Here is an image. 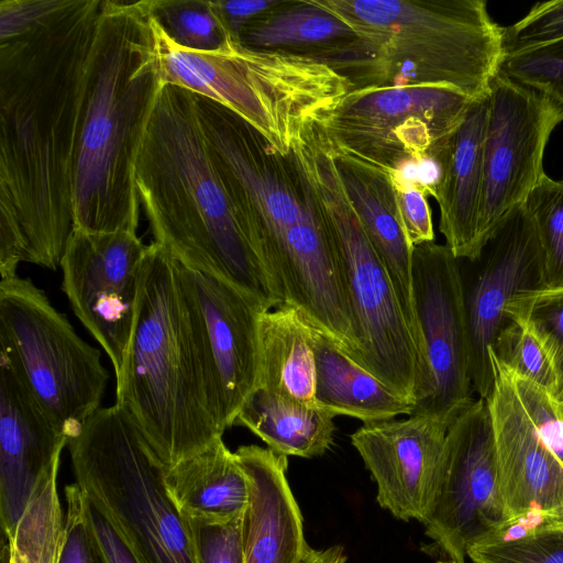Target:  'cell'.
<instances>
[{"label": "cell", "mask_w": 563, "mask_h": 563, "mask_svg": "<svg viewBox=\"0 0 563 563\" xmlns=\"http://www.w3.org/2000/svg\"><path fill=\"white\" fill-rule=\"evenodd\" d=\"M334 416L321 408L255 388L233 426L249 429L277 454L311 459L328 451L334 438Z\"/></svg>", "instance_id": "obj_28"}, {"label": "cell", "mask_w": 563, "mask_h": 563, "mask_svg": "<svg viewBox=\"0 0 563 563\" xmlns=\"http://www.w3.org/2000/svg\"><path fill=\"white\" fill-rule=\"evenodd\" d=\"M188 271L203 318L228 429L256 387L260 319L271 309L225 280Z\"/></svg>", "instance_id": "obj_20"}, {"label": "cell", "mask_w": 563, "mask_h": 563, "mask_svg": "<svg viewBox=\"0 0 563 563\" xmlns=\"http://www.w3.org/2000/svg\"><path fill=\"white\" fill-rule=\"evenodd\" d=\"M488 355L494 385L485 400L493 424L504 522L563 517V461L526 413L509 369Z\"/></svg>", "instance_id": "obj_17"}, {"label": "cell", "mask_w": 563, "mask_h": 563, "mask_svg": "<svg viewBox=\"0 0 563 563\" xmlns=\"http://www.w3.org/2000/svg\"><path fill=\"white\" fill-rule=\"evenodd\" d=\"M505 314L525 325L547 351L556 376V397L563 402V287L521 292Z\"/></svg>", "instance_id": "obj_31"}, {"label": "cell", "mask_w": 563, "mask_h": 563, "mask_svg": "<svg viewBox=\"0 0 563 563\" xmlns=\"http://www.w3.org/2000/svg\"><path fill=\"white\" fill-rule=\"evenodd\" d=\"M65 539L58 563H107L86 515V497L78 485L65 487Z\"/></svg>", "instance_id": "obj_39"}, {"label": "cell", "mask_w": 563, "mask_h": 563, "mask_svg": "<svg viewBox=\"0 0 563 563\" xmlns=\"http://www.w3.org/2000/svg\"><path fill=\"white\" fill-rule=\"evenodd\" d=\"M135 185L154 242L189 269L225 280L268 309L279 307L212 159L195 92L162 87Z\"/></svg>", "instance_id": "obj_4"}, {"label": "cell", "mask_w": 563, "mask_h": 563, "mask_svg": "<svg viewBox=\"0 0 563 563\" xmlns=\"http://www.w3.org/2000/svg\"><path fill=\"white\" fill-rule=\"evenodd\" d=\"M488 354L515 375L538 384L556 397V376L551 360L540 341L521 323L510 319Z\"/></svg>", "instance_id": "obj_34"}, {"label": "cell", "mask_w": 563, "mask_h": 563, "mask_svg": "<svg viewBox=\"0 0 563 563\" xmlns=\"http://www.w3.org/2000/svg\"><path fill=\"white\" fill-rule=\"evenodd\" d=\"M244 512L225 519L184 516L196 563H244Z\"/></svg>", "instance_id": "obj_36"}, {"label": "cell", "mask_w": 563, "mask_h": 563, "mask_svg": "<svg viewBox=\"0 0 563 563\" xmlns=\"http://www.w3.org/2000/svg\"><path fill=\"white\" fill-rule=\"evenodd\" d=\"M451 423L432 415L363 423L351 434L377 486L376 500L402 521L427 518L439 485Z\"/></svg>", "instance_id": "obj_18"}, {"label": "cell", "mask_w": 563, "mask_h": 563, "mask_svg": "<svg viewBox=\"0 0 563 563\" xmlns=\"http://www.w3.org/2000/svg\"><path fill=\"white\" fill-rule=\"evenodd\" d=\"M67 448L75 483L140 563H196L166 467L124 408L100 407Z\"/></svg>", "instance_id": "obj_8"}, {"label": "cell", "mask_w": 563, "mask_h": 563, "mask_svg": "<svg viewBox=\"0 0 563 563\" xmlns=\"http://www.w3.org/2000/svg\"><path fill=\"white\" fill-rule=\"evenodd\" d=\"M101 0L0 20V276L57 269L74 230L86 66Z\"/></svg>", "instance_id": "obj_1"}, {"label": "cell", "mask_w": 563, "mask_h": 563, "mask_svg": "<svg viewBox=\"0 0 563 563\" xmlns=\"http://www.w3.org/2000/svg\"><path fill=\"white\" fill-rule=\"evenodd\" d=\"M560 40H563V0L539 2L521 20L504 27V53L508 55Z\"/></svg>", "instance_id": "obj_37"}, {"label": "cell", "mask_w": 563, "mask_h": 563, "mask_svg": "<svg viewBox=\"0 0 563 563\" xmlns=\"http://www.w3.org/2000/svg\"><path fill=\"white\" fill-rule=\"evenodd\" d=\"M345 194L384 264L417 344L421 365L432 379L415 308L412 250L400 218L394 173L333 151Z\"/></svg>", "instance_id": "obj_21"}, {"label": "cell", "mask_w": 563, "mask_h": 563, "mask_svg": "<svg viewBox=\"0 0 563 563\" xmlns=\"http://www.w3.org/2000/svg\"><path fill=\"white\" fill-rule=\"evenodd\" d=\"M280 0H211L227 34L240 42L243 30L254 20L276 7Z\"/></svg>", "instance_id": "obj_41"}, {"label": "cell", "mask_w": 563, "mask_h": 563, "mask_svg": "<svg viewBox=\"0 0 563 563\" xmlns=\"http://www.w3.org/2000/svg\"><path fill=\"white\" fill-rule=\"evenodd\" d=\"M60 460L41 476L12 537L4 563H58L65 539V515L57 492Z\"/></svg>", "instance_id": "obj_29"}, {"label": "cell", "mask_w": 563, "mask_h": 563, "mask_svg": "<svg viewBox=\"0 0 563 563\" xmlns=\"http://www.w3.org/2000/svg\"><path fill=\"white\" fill-rule=\"evenodd\" d=\"M162 85L211 99L244 119L283 156L301 128L325 119L354 89L320 60L255 49L228 37L211 52L178 46L151 12Z\"/></svg>", "instance_id": "obj_7"}, {"label": "cell", "mask_w": 563, "mask_h": 563, "mask_svg": "<svg viewBox=\"0 0 563 563\" xmlns=\"http://www.w3.org/2000/svg\"><path fill=\"white\" fill-rule=\"evenodd\" d=\"M146 250L130 231L74 228L60 262L62 289L75 316L107 353L114 374L133 328Z\"/></svg>", "instance_id": "obj_14"}, {"label": "cell", "mask_w": 563, "mask_h": 563, "mask_svg": "<svg viewBox=\"0 0 563 563\" xmlns=\"http://www.w3.org/2000/svg\"><path fill=\"white\" fill-rule=\"evenodd\" d=\"M394 186L406 236L412 247L434 242L432 212L428 202V186L421 180H408L404 173H394Z\"/></svg>", "instance_id": "obj_40"}, {"label": "cell", "mask_w": 563, "mask_h": 563, "mask_svg": "<svg viewBox=\"0 0 563 563\" xmlns=\"http://www.w3.org/2000/svg\"><path fill=\"white\" fill-rule=\"evenodd\" d=\"M440 87L353 89L321 121L334 152L391 172L423 164L456 130L471 102Z\"/></svg>", "instance_id": "obj_11"}, {"label": "cell", "mask_w": 563, "mask_h": 563, "mask_svg": "<svg viewBox=\"0 0 563 563\" xmlns=\"http://www.w3.org/2000/svg\"><path fill=\"white\" fill-rule=\"evenodd\" d=\"M457 258L445 244L412 250V291L434 393L413 413L450 423L474 400L465 289ZM412 413V415H413Z\"/></svg>", "instance_id": "obj_15"}, {"label": "cell", "mask_w": 563, "mask_h": 563, "mask_svg": "<svg viewBox=\"0 0 563 563\" xmlns=\"http://www.w3.org/2000/svg\"><path fill=\"white\" fill-rule=\"evenodd\" d=\"M162 87L150 0H101L86 66L74 228L136 233L135 165Z\"/></svg>", "instance_id": "obj_3"}, {"label": "cell", "mask_w": 563, "mask_h": 563, "mask_svg": "<svg viewBox=\"0 0 563 563\" xmlns=\"http://www.w3.org/2000/svg\"><path fill=\"white\" fill-rule=\"evenodd\" d=\"M478 260L482 265L465 291V306L472 386L487 399L494 385L488 350L510 321L507 305L521 292L545 288L541 247L523 202L501 219Z\"/></svg>", "instance_id": "obj_16"}, {"label": "cell", "mask_w": 563, "mask_h": 563, "mask_svg": "<svg viewBox=\"0 0 563 563\" xmlns=\"http://www.w3.org/2000/svg\"><path fill=\"white\" fill-rule=\"evenodd\" d=\"M499 71L563 108V40L505 55Z\"/></svg>", "instance_id": "obj_35"}, {"label": "cell", "mask_w": 563, "mask_h": 563, "mask_svg": "<svg viewBox=\"0 0 563 563\" xmlns=\"http://www.w3.org/2000/svg\"><path fill=\"white\" fill-rule=\"evenodd\" d=\"M255 388L319 408L312 327L292 307L264 311L260 319Z\"/></svg>", "instance_id": "obj_27"}, {"label": "cell", "mask_w": 563, "mask_h": 563, "mask_svg": "<svg viewBox=\"0 0 563 563\" xmlns=\"http://www.w3.org/2000/svg\"><path fill=\"white\" fill-rule=\"evenodd\" d=\"M86 515L90 530L107 563H140L111 523L87 498Z\"/></svg>", "instance_id": "obj_42"}, {"label": "cell", "mask_w": 563, "mask_h": 563, "mask_svg": "<svg viewBox=\"0 0 563 563\" xmlns=\"http://www.w3.org/2000/svg\"><path fill=\"white\" fill-rule=\"evenodd\" d=\"M150 8L163 31L180 47L217 51L229 37L211 0H150Z\"/></svg>", "instance_id": "obj_32"}, {"label": "cell", "mask_w": 563, "mask_h": 563, "mask_svg": "<svg viewBox=\"0 0 563 563\" xmlns=\"http://www.w3.org/2000/svg\"><path fill=\"white\" fill-rule=\"evenodd\" d=\"M26 385L10 353L0 347V522L13 536L42 474L67 445Z\"/></svg>", "instance_id": "obj_19"}, {"label": "cell", "mask_w": 563, "mask_h": 563, "mask_svg": "<svg viewBox=\"0 0 563 563\" xmlns=\"http://www.w3.org/2000/svg\"><path fill=\"white\" fill-rule=\"evenodd\" d=\"M289 156L339 257L360 343L357 364L399 398L415 407L424 402L434 386L388 273L345 194L320 122L299 131Z\"/></svg>", "instance_id": "obj_6"}, {"label": "cell", "mask_w": 563, "mask_h": 563, "mask_svg": "<svg viewBox=\"0 0 563 563\" xmlns=\"http://www.w3.org/2000/svg\"><path fill=\"white\" fill-rule=\"evenodd\" d=\"M437 563H456V562L444 559V560L437 561Z\"/></svg>", "instance_id": "obj_45"}, {"label": "cell", "mask_w": 563, "mask_h": 563, "mask_svg": "<svg viewBox=\"0 0 563 563\" xmlns=\"http://www.w3.org/2000/svg\"><path fill=\"white\" fill-rule=\"evenodd\" d=\"M240 42L325 63L335 71L360 45L353 29L316 0H286L251 22Z\"/></svg>", "instance_id": "obj_24"}, {"label": "cell", "mask_w": 563, "mask_h": 563, "mask_svg": "<svg viewBox=\"0 0 563 563\" xmlns=\"http://www.w3.org/2000/svg\"><path fill=\"white\" fill-rule=\"evenodd\" d=\"M361 43L339 70L354 86L440 87L486 98L504 58V27L483 0H316Z\"/></svg>", "instance_id": "obj_5"}, {"label": "cell", "mask_w": 563, "mask_h": 563, "mask_svg": "<svg viewBox=\"0 0 563 563\" xmlns=\"http://www.w3.org/2000/svg\"><path fill=\"white\" fill-rule=\"evenodd\" d=\"M510 373L526 413L548 445L563 461V402L548 389Z\"/></svg>", "instance_id": "obj_38"}, {"label": "cell", "mask_w": 563, "mask_h": 563, "mask_svg": "<svg viewBox=\"0 0 563 563\" xmlns=\"http://www.w3.org/2000/svg\"><path fill=\"white\" fill-rule=\"evenodd\" d=\"M165 483L183 516L225 519L249 505L246 475L222 438L167 467Z\"/></svg>", "instance_id": "obj_25"}, {"label": "cell", "mask_w": 563, "mask_h": 563, "mask_svg": "<svg viewBox=\"0 0 563 563\" xmlns=\"http://www.w3.org/2000/svg\"><path fill=\"white\" fill-rule=\"evenodd\" d=\"M560 180L563 183V176H562V178Z\"/></svg>", "instance_id": "obj_46"}, {"label": "cell", "mask_w": 563, "mask_h": 563, "mask_svg": "<svg viewBox=\"0 0 563 563\" xmlns=\"http://www.w3.org/2000/svg\"><path fill=\"white\" fill-rule=\"evenodd\" d=\"M0 347L68 440L100 408L109 382L100 351L27 278L0 280Z\"/></svg>", "instance_id": "obj_9"}, {"label": "cell", "mask_w": 563, "mask_h": 563, "mask_svg": "<svg viewBox=\"0 0 563 563\" xmlns=\"http://www.w3.org/2000/svg\"><path fill=\"white\" fill-rule=\"evenodd\" d=\"M544 526L563 530V518H556V519L549 520L544 523Z\"/></svg>", "instance_id": "obj_44"}, {"label": "cell", "mask_w": 563, "mask_h": 563, "mask_svg": "<svg viewBox=\"0 0 563 563\" xmlns=\"http://www.w3.org/2000/svg\"><path fill=\"white\" fill-rule=\"evenodd\" d=\"M197 107L212 159L267 276L286 232L310 211L302 180L289 154L232 110L199 95Z\"/></svg>", "instance_id": "obj_10"}, {"label": "cell", "mask_w": 563, "mask_h": 563, "mask_svg": "<svg viewBox=\"0 0 563 563\" xmlns=\"http://www.w3.org/2000/svg\"><path fill=\"white\" fill-rule=\"evenodd\" d=\"M234 453L249 483L244 563H299L309 545L286 477L287 456L254 444Z\"/></svg>", "instance_id": "obj_23"}, {"label": "cell", "mask_w": 563, "mask_h": 563, "mask_svg": "<svg viewBox=\"0 0 563 563\" xmlns=\"http://www.w3.org/2000/svg\"><path fill=\"white\" fill-rule=\"evenodd\" d=\"M115 380V404L166 468L227 430L189 271L156 242L144 256L134 323Z\"/></svg>", "instance_id": "obj_2"}, {"label": "cell", "mask_w": 563, "mask_h": 563, "mask_svg": "<svg viewBox=\"0 0 563 563\" xmlns=\"http://www.w3.org/2000/svg\"><path fill=\"white\" fill-rule=\"evenodd\" d=\"M538 235L545 288L563 287V183L544 174L523 201Z\"/></svg>", "instance_id": "obj_33"}, {"label": "cell", "mask_w": 563, "mask_h": 563, "mask_svg": "<svg viewBox=\"0 0 563 563\" xmlns=\"http://www.w3.org/2000/svg\"><path fill=\"white\" fill-rule=\"evenodd\" d=\"M503 522L492 418L478 398L449 428L439 485L422 525L445 560L465 563L467 548Z\"/></svg>", "instance_id": "obj_13"}, {"label": "cell", "mask_w": 563, "mask_h": 563, "mask_svg": "<svg viewBox=\"0 0 563 563\" xmlns=\"http://www.w3.org/2000/svg\"><path fill=\"white\" fill-rule=\"evenodd\" d=\"M346 555L341 545L317 550L308 547L299 563H345Z\"/></svg>", "instance_id": "obj_43"}, {"label": "cell", "mask_w": 563, "mask_h": 563, "mask_svg": "<svg viewBox=\"0 0 563 563\" xmlns=\"http://www.w3.org/2000/svg\"><path fill=\"white\" fill-rule=\"evenodd\" d=\"M488 97L473 100L456 130L429 161L439 167L428 192L439 206V230L457 260L482 254L478 219L483 190V141Z\"/></svg>", "instance_id": "obj_22"}, {"label": "cell", "mask_w": 563, "mask_h": 563, "mask_svg": "<svg viewBox=\"0 0 563 563\" xmlns=\"http://www.w3.org/2000/svg\"><path fill=\"white\" fill-rule=\"evenodd\" d=\"M316 360V400L332 416H350L363 423L411 416L415 405L391 393L322 332L312 328Z\"/></svg>", "instance_id": "obj_26"}, {"label": "cell", "mask_w": 563, "mask_h": 563, "mask_svg": "<svg viewBox=\"0 0 563 563\" xmlns=\"http://www.w3.org/2000/svg\"><path fill=\"white\" fill-rule=\"evenodd\" d=\"M563 108L500 71L490 84L483 141L478 239L484 249L501 219L545 174L543 155Z\"/></svg>", "instance_id": "obj_12"}, {"label": "cell", "mask_w": 563, "mask_h": 563, "mask_svg": "<svg viewBox=\"0 0 563 563\" xmlns=\"http://www.w3.org/2000/svg\"><path fill=\"white\" fill-rule=\"evenodd\" d=\"M466 556L473 563H563V530L542 523L527 527L508 522L498 538L472 543Z\"/></svg>", "instance_id": "obj_30"}]
</instances>
